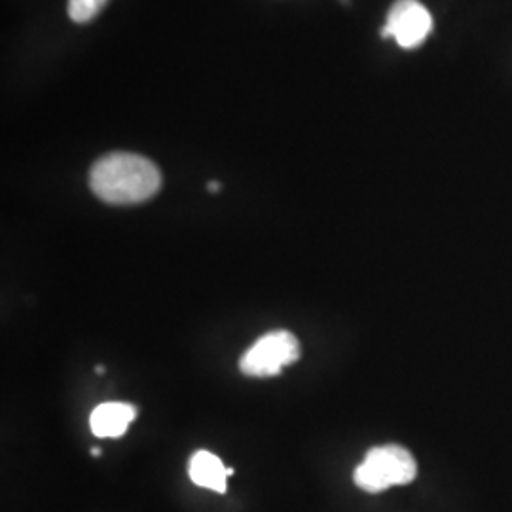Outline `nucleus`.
Here are the masks:
<instances>
[{
	"label": "nucleus",
	"mask_w": 512,
	"mask_h": 512,
	"mask_svg": "<svg viewBox=\"0 0 512 512\" xmlns=\"http://www.w3.org/2000/svg\"><path fill=\"white\" fill-rule=\"evenodd\" d=\"M90 186L101 202L137 205L148 202L160 192L162 173L145 156L112 152L93 164Z\"/></svg>",
	"instance_id": "f257e3e1"
},
{
	"label": "nucleus",
	"mask_w": 512,
	"mask_h": 512,
	"mask_svg": "<svg viewBox=\"0 0 512 512\" xmlns=\"http://www.w3.org/2000/svg\"><path fill=\"white\" fill-rule=\"evenodd\" d=\"M418 475L412 454L397 444H385L368 450L365 461L355 469V484L368 494H380L393 486L410 484Z\"/></svg>",
	"instance_id": "f03ea898"
},
{
	"label": "nucleus",
	"mask_w": 512,
	"mask_h": 512,
	"mask_svg": "<svg viewBox=\"0 0 512 512\" xmlns=\"http://www.w3.org/2000/svg\"><path fill=\"white\" fill-rule=\"evenodd\" d=\"M300 359V342L289 330L260 336L239 359V370L251 378H270Z\"/></svg>",
	"instance_id": "7ed1b4c3"
},
{
	"label": "nucleus",
	"mask_w": 512,
	"mask_h": 512,
	"mask_svg": "<svg viewBox=\"0 0 512 512\" xmlns=\"http://www.w3.org/2000/svg\"><path fill=\"white\" fill-rule=\"evenodd\" d=\"M433 29V18L429 10L418 0H397L385 23L382 37L395 38L404 50L418 48Z\"/></svg>",
	"instance_id": "20e7f679"
},
{
	"label": "nucleus",
	"mask_w": 512,
	"mask_h": 512,
	"mask_svg": "<svg viewBox=\"0 0 512 512\" xmlns=\"http://www.w3.org/2000/svg\"><path fill=\"white\" fill-rule=\"evenodd\" d=\"M137 416V408L128 403H103L93 408L90 416L92 433L99 439H118L128 431Z\"/></svg>",
	"instance_id": "39448f33"
},
{
	"label": "nucleus",
	"mask_w": 512,
	"mask_h": 512,
	"mask_svg": "<svg viewBox=\"0 0 512 512\" xmlns=\"http://www.w3.org/2000/svg\"><path fill=\"white\" fill-rule=\"evenodd\" d=\"M188 475L196 486L226 494V478L234 475V469H226L222 459L207 450H200L190 458Z\"/></svg>",
	"instance_id": "423d86ee"
},
{
	"label": "nucleus",
	"mask_w": 512,
	"mask_h": 512,
	"mask_svg": "<svg viewBox=\"0 0 512 512\" xmlns=\"http://www.w3.org/2000/svg\"><path fill=\"white\" fill-rule=\"evenodd\" d=\"M109 0H69V16L76 23H88L101 14Z\"/></svg>",
	"instance_id": "0eeeda50"
},
{
	"label": "nucleus",
	"mask_w": 512,
	"mask_h": 512,
	"mask_svg": "<svg viewBox=\"0 0 512 512\" xmlns=\"http://www.w3.org/2000/svg\"><path fill=\"white\" fill-rule=\"evenodd\" d=\"M207 188H209V190H211V192H219V190H220V188H222V186H220L219 183H215V181H213V183L207 184Z\"/></svg>",
	"instance_id": "6e6552de"
},
{
	"label": "nucleus",
	"mask_w": 512,
	"mask_h": 512,
	"mask_svg": "<svg viewBox=\"0 0 512 512\" xmlns=\"http://www.w3.org/2000/svg\"><path fill=\"white\" fill-rule=\"evenodd\" d=\"M95 372H97V374H103V372H105V368H103V366H97V368H95Z\"/></svg>",
	"instance_id": "1a4fd4ad"
},
{
	"label": "nucleus",
	"mask_w": 512,
	"mask_h": 512,
	"mask_svg": "<svg viewBox=\"0 0 512 512\" xmlns=\"http://www.w3.org/2000/svg\"><path fill=\"white\" fill-rule=\"evenodd\" d=\"M92 454L93 456H101V450H99V448H93Z\"/></svg>",
	"instance_id": "9d476101"
}]
</instances>
